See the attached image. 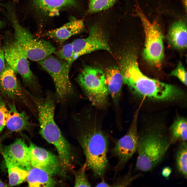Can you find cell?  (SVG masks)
<instances>
[{
	"label": "cell",
	"mask_w": 187,
	"mask_h": 187,
	"mask_svg": "<svg viewBox=\"0 0 187 187\" xmlns=\"http://www.w3.org/2000/svg\"><path fill=\"white\" fill-rule=\"evenodd\" d=\"M78 122L77 138L85 157L87 167L96 178L102 177L108 166V138L96 119L89 116Z\"/></svg>",
	"instance_id": "cell-1"
},
{
	"label": "cell",
	"mask_w": 187,
	"mask_h": 187,
	"mask_svg": "<svg viewBox=\"0 0 187 187\" xmlns=\"http://www.w3.org/2000/svg\"><path fill=\"white\" fill-rule=\"evenodd\" d=\"M170 145L169 136L160 127L149 128L139 135L137 169L153 170L163 160Z\"/></svg>",
	"instance_id": "cell-2"
},
{
	"label": "cell",
	"mask_w": 187,
	"mask_h": 187,
	"mask_svg": "<svg viewBox=\"0 0 187 187\" xmlns=\"http://www.w3.org/2000/svg\"><path fill=\"white\" fill-rule=\"evenodd\" d=\"M125 84L137 95L152 99L172 100L179 98L182 94L180 90L174 85L146 76L138 67L130 71Z\"/></svg>",
	"instance_id": "cell-3"
},
{
	"label": "cell",
	"mask_w": 187,
	"mask_h": 187,
	"mask_svg": "<svg viewBox=\"0 0 187 187\" xmlns=\"http://www.w3.org/2000/svg\"><path fill=\"white\" fill-rule=\"evenodd\" d=\"M3 48L6 63L21 76L25 85L33 93L40 94L41 90L30 69L28 58L14 38H5Z\"/></svg>",
	"instance_id": "cell-4"
},
{
	"label": "cell",
	"mask_w": 187,
	"mask_h": 187,
	"mask_svg": "<svg viewBox=\"0 0 187 187\" xmlns=\"http://www.w3.org/2000/svg\"><path fill=\"white\" fill-rule=\"evenodd\" d=\"M54 115V112L51 110L44 111L39 114V133L46 141L55 146L62 166L68 168L72 160L71 148L56 123Z\"/></svg>",
	"instance_id": "cell-5"
},
{
	"label": "cell",
	"mask_w": 187,
	"mask_h": 187,
	"mask_svg": "<svg viewBox=\"0 0 187 187\" xmlns=\"http://www.w3.org/2000/svg\"><path fill=\"white\" fill-rule=\"evenodd\" d=\"M10 15L14 30V38L28 58L38 62L54 53L55 48L51 43L36 38L21 25L14 14L12 13Z\"/></svg>",
	"instance_id": "cell-6"
},
{
	"label": "cell",
	"mask_w": 187,
	"mask_h": 187,
	"mask_svg": "<svg viewBox=\"0 0 187 187\" xmlns=\"http://www.w3.org/2000/svg\"><path fill=\"white\" fill-rule=\"evenodd\" d=\"M105 79L102 70L89 66L85 67L77 78V82L92 105L100 109L106 106L109 95Z\"/></svg>",
	"instance_id": "cell-7"
},
{
	"label": "cell",
	"mask_w": 187,
	"mask_h": 187,
	"mask_svg": "<svg viewBox=\"0 0 187 187\" xmlns=\"http://www.w3.org/2000/svg\"><path fill=\"white\" fill-rule=\"evenodd\" d=\"M136 12L142 23L145 34L143 58L150 64L160 68L164 56L162 31L158 24L150 22L138 6Z\"/></svg>",
	"instance_id": "cell-8"
},
{
	"label": "cell",
	"mask_w": 187,
	"mask_h": 187,
	"mask_svg": "<svg viewBox=\"0 0 187 187\" xmlns=\"http://www.w3.org/2000/svg\"><path fill=\"white\" fill-rule=\"evenodd\" d=\"M50 75L55 86L59 102L63 103L73 94V88L69 77L71 65L67 61L50 55L38 62Z\"/></svg>",
	"instance_id": "cell-9"
},
{
	"label": "cell",
	"mask_w": 187,
	"mask_h": 187,
	"mask_svg": "<svg viewBox=\"0 0 187 187\" xmlns=\"http://www.w3.org/2000/svg\"><path fill=\"white\" fill-rule=\"evenodd\" d=\"M139 111L138 109L135 112L126 134L116 141L111 150L112 155L117 159L115 168L116 173L123 168L137 150L139 138L137 128Z\"/></svg>",
	"instance_id": "cell-10"
},
{
	"label": "cell",
	"mask_w": 187,
	"mask_h": 187,
	"mask_svg": "<svg viewBox=\"0 0 187 187\" xmlns=\"http://www.w3.org/2000/svg\"><path fill=\"white\" fill-rule=\"evenodd\" d=\"M72 43L74 54L72 64L81 56L96 50H103L111 52L106 34L98 25L90 28L87 37L76 39Z\"/></svg>",
	"instance_id": "cell-11"
},
{
	"label": "cell",
	"mask_w": 187,
	"mask_h": 187,
	"mask_svg": "<svg viewBox=\"0 0 187 187\" xmlns=\"http://www.w3.org/2000/svg\"><path fill=\"white\" fill-rule=\"evenodd\" d=\"M0 152L6 164L15 165L28 171L31 168L29 148L22 139L17 138L8 145H0Z\"/></svg>",
	"instance_id": "cell-12"
},
{
	"label": "cell",
	"mask_w": 187,
	"mask_h": 187,
	"mask_svg": "<svg viewBox=\"0 0 187 187\" xmlns=\"http://www.w3.org/2000/svg\"><path fill=\"white\" fill-rule=\"evenodd\" d=\"M29 145L31 166L42 169L52 176L61 173L62 166L59 158L31 142Z\"/></svg>",
	"instance_id": "cell-13"
},
{
	"label": "cell",
	"mask_w": 187,
	"mask_h": 187,
	"mask_svg": "<svg viewBox=\"0 0 187 187\" xmlns=\"http://www.w3.org/2000/svg\"><path fill=\"white\" fill-rule=\"evenodd\" d=\"M0 90L6 97L19 98L27 103L25 94L19 83L15 72L7 63L0 72Z\"/></svg>",
	"instance_id": "cell-14"
},
{
	"label": "cell",
	"mask_w": 187,
	"mask_h": 187,
	"mask_svg": "<svg viewBox=\"0 0 187 187\" xmlns=\"http://www.w3.org/2000/svg\"><path fill=\"white\" fill-rule=\"evenodd\" d=\"M84 28L82 20L73 18L62 26L48 31L45 35L62 44L72 36L81 33Z\"/></svg>",
	"instance_id": "cell-15"
},
{
	"label": "cell",
	"mask_w": 187,
	"mask_h": 187,
	"mask_svg": "<svg viewBox=\"0 0 187 187\" xmlns=\"http://www.w3.org/2000/svg\"><path fill=\"white\" fill-rule=\"evenodd\" d=\"M8 104L9 108L5 125L8 129L12 132L29 130L31 124L26 113L18 112L13 103H9Z\"/></svg>",
	"instance_id": "cell-16"
},
{
	"label": "cell",
	"mask_w": 187,
	"mask_h": 187,
	"mask_svg": "<svg viewBox=\"0 0 187 187\" xmlns=\"http://www.w3.org/2000/svg\"><path fill=\"white\" fill-rule=\"evenodd\" d=\"M104 74L105 82L109 94L117 105L118 102L123 83L122 76L119 69L116 67L107 69Z\"/></svg>",
	"instance_id": "cell-17"
},
{
	"label": "cell",
	"mask_w": 187,
	"mask_h": 187,
	"mask_svg": "<svg viewBox=\"0 0 187 187\" xmlns=\"http://www.w3.org/2000/svg\"><path fill=\"white\" fill-rule=\"evenodd\" d=\"M187 27L183 22L178 21L171 25L168 31L167 39L175 49L183 50L187 47Z\"/></svg>",
	"instance_id": "cell-18"
},
{
	"label": "cell",
	"mask_w": 187,
	"mask_h": 187,
	"mask_svg": "<svg viewBox=\"0 0 187 187\" xmlns=\"http://www.w3.org/2000/svg\"><path fill=\"white\" fill-rule=\"evenodd\" d=\"M36 7L49 16L58 15L62 9L75 5L76 0H33Z\"/></svg>",
	"instance_id": "cell-19"
},
{
	"label": "cell",
	"mask_w": 187,
	"mask_h": 187,
	"mask_svg": "<svg viewBox=\"0 0 187 187\" xmlns=\"http://www.w3.org/2000/svg\"><path fill=\"white\" fill-rule=\"evenodd\" d=\"M52 176L42 169L31 166L26 178L29 187H53L56 182Z\"/></svg>",
	"instance_id": "cell-20"
},
{
	"label": "cell",
	"mask_w": 187,
	"mask_h": 187,
	"mask_svg": "<svg viewBox=\"0 0 187 187\" xmlns=\"http://www.w3.org/2000/svg\"><path fill=\"white\" fill-rule=\"evenodd\" d=\"M187 124L186 119L183 118L177 119L171 126L169 137L170 144L178 142L187 141Z\"/></svg>",
	"instance_id": "cell-21"
},
{
	"label": "cell",
	"mask_w": 187,
	"mask_h": 187,
	"mask_svg": "<svg viewBox=\"0 0 187 187\" xmlns=\"http://www.w3.org/2000/svg\"><path fill=\"white\" fill-rule=\"evenodd\" d=\"M187 152L186 141L181 142L177 150L176 162L178 171L185 179L187 177Z\"/></svg>",
	"instance_id": "cell-22"
},
{
	"label": "cell",
	"mask_w": 187,
	"mask_h": 187,
	"mask_svg": "<svg viewBox=\"0 0 187 187\" xmlns=\"http://www.w3.org/2000/svg\"><path fill=\"white\" fill-rule=\"evenodd\" d=\"M6 165L8 169L10 186H13L19 185L26 178L28 171L12 165Z\"/></svg>",
	"instance_id": "cell-23"
},
{
	"label": "cell",
	"mask_w": 187,
	"mask_h": 187,
	"mask_svg": "<svg viewBox=\"0 0 187 187\" xmlns=\"http://www.w3.org/2000/svg\"><path fill=\"white\" fill-rule=\"evenodd\" d=\"M117 0H93L90 2L89 11L96 12L108 9L112 6Z\"/></svg>",
	"instance_id": "cell-24"
},
{
	"label": "cell",
	"mask_w": 187,
	"mask_h": 187,
	"mask_svg": "<svg viewBox=\"0 0 187 187\" xmlns=\"http://www.w3.org/2000/svg\"><path fill=\"white\" fill-rule=\"evenodd\" d=\"M54 53L57 58L67 61L71 65V61L74 54L72 42L64 45L60 49Z\"/></svg>",
	"instance_id": "cell-25"
},
{
	"label": "cell",
	"mask_w": 187,
	"mask_h": 187,
	"mask_svg": "<svg viewBox=\"0 0 187 187\" xmlns=\"http://www.w3.org/2000/svg\"><path fill=\"white\" fill-rule=\"evenodd\" d=\"M86 163L75 174V187H91V184L85 174Z\"/></svg>",
	"instance_id": "cell-26"
},
{
	"label": "cell",
	"mask_w": 187,
	"mask_h": 187,
	"mask_svg": "<svg viewBox=\"0 0 187 187\" xmlns=\"http://www.w3.org/2000/svg\"><path fill=\"white\" fill-rule=\"evenodd\" d=\"M171 76L178 78L186 86L187 85V72L181 62H179L176 68L170 73Z\"/></svg>",
	"instance_id": "cell-27"
},
{
	"label": "cell",
	"mask_w": 187,
	"mask_h": 187,
	"mask_svg": "<svg viewBox=\"0 0 187 187\" xmlns=\"http://www.w3.org/2000/svg\"><path fill=\"white\" fill-rule=\"evenodd\" d=\"M8 113V110L4 101L0 97V133L5 126Z\"/></svg>",
	"instance_id": "cell-28"
},
{
	"label": "cell",
	"mask_w": 187,
	"mask_h": 187,
	"mask_svg": "<svg viewBox=\"0 0 187 187\" xmlns=\"http://www.w3.org/2000/svg\"><path fill=\"white\" fill-rule=\"evenodd\" d=\"M130 173L129 172L124 176L116 181L115 183L111 185V187L125 186L130 185L137 177L136 176H132L131 174H130L131 173Z\"/></svg>",
	"instance_id": "cell-29"
},
{
	"label": "cell",
	"mask_w": 187,
	"mask_h": 187,
	"mask_svg": "<svg viewBox=\"0 0 187 187\" xmlns=\"http://www.w3.org/2000/svg\"><path fill=\"white\" fill-rule=\"evenodd\" d=\"M5 59L4 52L0 41V72H1L5 68Z\"/></svg>",
	"instance_id": "cell-30"
},
{
	"label": "cell",
	"mask_w": 187,
	"mask_h": 187,
	"mask_svg": "<svg viewBox=\"0 0 187 187\" xmlns=\"http://www.w3.org/2000/svg\"><path fill=\"white\" fill-rule=\"evenodd\" d=\"M171 168L169 166L165 167L162 171V176L166 178H168L172 172Z\"/></svg>",
	"instance_id": "cell-31"
},
{
	"label": "cell",
	"mask_w": 187,
	"mask_h": 187,
	"mask_svg": "<svg viewBox=\"0 0 187 187\" xmlns=\"http://www.w3.org/2000/svg\"><path fill=\"white\" fill-rule=\"evenodd\" d=\"M96 187H111V185L107 183L103 179L99 183L97 184Z\"/></svg>",
	"instance_id": "cell-32"
},
{
	"label": "cell",
	"mask_w": 187,
	"mask_h": 187,
	"mask_svg": "<svg viewBox=\"0 0 187 187\" xmlns=\"http://www.w3.org/2000/svg\"><path fill=\"white\" fill-rule=\"evenodd\" d=\"M7 185L0 179V187H6Z\"/></svg>",
	"instance_id": "cell-33"
},
{
	"label": "cell",
	"mask_w": 187,
	"mask_h": 187,
	"mask_svg": "<svg viewBox=\"0 0 187 187\" xmlns=\"http://www.w3.org/2000/svg\"><path fill=\"white\" fill-rule=\"evenodd\" d=\"M183 2L184 6H185V8L186 9L187 6V0H183Z\"/></svg>",
	"instance_id": "cell-34"
},
{
	"label": "cell",
	"mask_w": 187,
	"mask_h": 187,
	"mask_svg": "<svg viewBox=\"0 0 187 187\" xmlns=\"http://www.w3.org/2000/svg\"><path fill=\"white\" fill-rule=\"evenodd\" d=\"M3 25V23L2 21L0 19V29H1Z\"/></svg>",
	"instance_id": "cell-35"
},
{
	"label": "cell",
	"mask_w": 187,
	"mask_h": 187,
	"mask_svg": "<svg viewBox=\"0 0 187 187\" xmlns=\"http://www.w3.org/2000/svg\"><path fill=\"white\" fill-rule=\"evenodd\" d=\"M90 0V2L92 1L93 0Z\"/></svg>",
	"instance_id": "cell-36"
}]
</instances>
